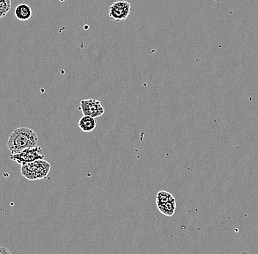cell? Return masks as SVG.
Returning a JSON list of instances; mask_svg holds the SVG:
<instances>
[{
  "mask_svg": "<svg viewBox=\"0 0 258 254\" xmlns=\"http://www.w3.org/2000/svg\"><path fill=\"white\" fill-rule=\"evenodd\" d=\"M11 9V0H0V19L6 17Z\"/></svg>",
  "mask_w": 258,
  "mask_h": 254,
  "instance_id": "cell-10",
  "label": "cell"
},
{
  "mask_svg": "<svg viewBox=\"0 0 258 254\" xmlns=\"http://www.w3.org/2000/svg\"><path fill=\"white\" fill-rule=\"evenodd\" d=\"M41 147H36L28 148L24 149L19 153L11 155V159L16 163L22 165L24 163H30L35 160L44 159V156L42 155Z\"/></svg>",
  "mask_w": 258,
  "mask_h": 254,
  "instance_id": "cell-3",
  "label": "cell"
},
{
  "mask_svg": "<svg viewBox=\"0 0 258 254\" xmlns=\"http://www.w3.org/2000/svg\"><path fill=\"white\" fill-rule=\"evenodd\" d=\"M51 166V164L48 162L44 159H41L22 164L21 173L22 176L29 181H38L47 178Z\"/></svg>",
  "mask_w": 258,
  "mask_h": 254,
  "instance_id": "cell-2",
  "label": "cell"
},
{
  "mask_svg": "<svg viewBox=\"0 0 258 254\" xmlns=\"http://www.w3.org/2000/svg\"><path fill=\"white\" fill-rule=\"evenodd\" d=\"M32 15L31 8L27 4L18 5L15 9V16L18 20L26 22L30 20Z\"/></svg>",
  "mask_w": 258,
  "mask_h": 254,
  "instance_id": "cell-6",
  "label": "cell"
},
{
  "mask_svg": "<svg viewBox=\"0 0 258 254\" xmlns=\"http://www.w3.org/2000/svg\"><path fill=\"white\" fill-rule=\"evenodd\" d=\"M80 110L85 116L96 117L104 115L105 110L99 101L95 99L82 100L80 102Z\"/></svg>",
  "mask_w": 258,
  "mask_h": 254,
  "instance_id": "cell-5",
  "label": "cell"
},
{
  "mask_svg": "<svg viewBox=\"0 0 258 254\" xmlns=\"http://www.w3.org/2000/svg\"><path fill=\"white\" fill-rule=\"evenodd\" d=\"M131 13V4L127 1H117L109 8V17L115 22L126 20Z\"/></svg>",
  "mask_w": 258,
  "mask_h": 254,
  "instance_id": "cell-4",
  "label": "cell"
},
{
  "mask_svg": "<svg viewBox=\"0 0 258 254\" xmlns=\"http://www.w3.org/2000/svg\"><path fill=\"white\" fill-rule=\"evenodd\" d=\"M156 206H157L159 211L166 216H172L176 210L175 199L169 201V202H164V203L158 204Z\"/></svg>",
  "mask_w": 258,
  "mask_h": 254,
  "instance_id": "cell-8",
  "label": "cell"
},
{
  "mask_svg": "<svg viewBox=\"0 0 258 254\" xmlns=\"http://www.w3.org/2000/svg\"><path fill=\"white\" fill-rule=\"evenodd\" d=\"M38 143L36 133L30 128L22 127L10 134L7 144L11 155H14L28 148L36 147Z\"/></svg>",
  "mask_w": 258,
  "mask_h": 254,
  "instance_id": "cell-1",
  "label": "cell"
},
{
  "mask_svg": "<svg viewBox=\"0 0 258 254\" xmlns=\"http://www.w3.org/2000/svg\"><path fill=\"white\" fill-rule=\"evenodd\" d=\"M79 128L83 132H91L96 128V121L94 117L84 115L79 121Z\"/></svg>",
  "mask_w": 258,
  "mask_h": 254,
  "instance_id": "cell-7",
  "label": "cell"
},
{
  "mask_svg": "<svg viewBox=\"0 0 258 254\" xmlns=\"http://www.w3.org/2000/svg\"><path fill=\"white\" fill-rule=\"evenodd\" d=\"M3 253L11 254V252L10 251V250H8V248H6V247H0V254H3Z\"/></svg>",
  "mask_w": 258,
  "mask_h": 254,
  "instance_id": "cell-11",
  "label": "cell"
},
{
  "mask_svg": "<svg viewBox=\"0 0 258 254\" xmlns=\"http://www.w3.org/2000/svg\"><path fill=\"white\" fill-rule=\"evenodd\" d=\"M174 199H175V197L170 193L167 192L166 191H160L156 195V205L169 202V201L172 200Z\"/></svg>",
  "mask_w": 258,
  "mask_h": 254,
  "instance_id": "cell-9",
  "label": "cell"
}]
</instances>
